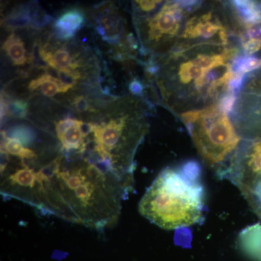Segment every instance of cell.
I'll list each match as a JSON object with an SVG mask.
<instances>
[{
  "label": "cell",
  "instance_id": "6da1fadb",
  "mask_svg": "<svg viewBox=\"0 0 261 261\" xmlns=\"http://www.w3.org/2000/svg\"><path fill=\"white\" fill-rule=\"evenodd\" d=\"M241 53L236 44H201L151 58L158 66L154 77L165 106L179 117L218 103L229 92L232 63Z\"/></svg>",
  "mask_w": 261,
  "mask_h": 261
},
{
  "label": "cell",
  "instance_id": "7a4b0ae2",
  "mask_svg": "<svg viewBox=\"0 0 261 261\" xmlns=\"http://www.w3.org/2000/svg\"><path fill=\"white\" fill-rule=\"evenodd\" d=\"M200 166L194 161L161 171L139 203V212L166 230L192 226L203 219L205 193Z\"/></svg>",
  "mask_w": 261,
  "mask_h": 261
},
{
  "label": "cell",
  "instance_id": "3957f363",
  "mask_svg": "<svg viewBox=\"0 0 261 261\" xmlns=\"http://www.w3.org/2000/svg\"><path fill=\"white\" fill-rule=\"evenodd\" d=\"M204 163L220 178H228L242 143L229 115L218 103L179 116Z\"/></svg>",
  "mask_w": 261,
  "mask_h": 261
},
{
  "label": "cell",
  "instance_id": "277c9868",
  "mask_svg": "<svg viewBox=\"0 0 261 261\" xmlns=\"http://www.w3.org/2000/svg\"><path fill=\"white\" fill-rule=\"evenodd\" d=\"M202 2L166 1L153 13L136 16V29L144 53L161 58L176 46L185 20Z\"/></svg>",
  "mask_w": 261,
  "mask_h": 261
},
{
  "label": "cell",
  "instance_id": "5b68a950",
  "mask_svg": "<svg viewBox=\"0 0 261 261\" xmlns=\"http://www.w3.org/2000/svg\"><path fill=\"white\" fill-rule=\"evenodd\" d=\"M238 42L236 25L227 3L202 2L187 16L173 50L201 44L239 45Z\"/></svg>",
  "mask_w": 261,
  "mask_h": 261
},
{
  "label": "cell",
  "instance_id": "8992f818",
  "mask_svg": "<svg viewBox=\"0 0 261 261\" xmlns=\"http://www.w3.org/2000/svg\"><path fill=\"white\" fill-rule=\"evenodd\" d=\"M228 178L243 196L261 187V138L242 141Z\"/></svg>",
  "mask_w": 261,
  "mask_h": 261
},
{
  "label": "cell",
  "instance_id": "52a82bcc",
  "mask_svg": "<svg viewBox=\"0 0 261 261\" xmlns=\"http://www.w3.org/2000/svg\"><path fill=\"white\" fill-rule=\"evenodd\" d=\"M39 54L44 63L59 72L76 71L81 66V62L76 60V56L70 54L65 46L50 48L48 46L40 47Z\"/></svg>",
  "mask_w": 261,
  "mask_h": 261
},
{
  "label": "cell",
  "instance_id": "ba28073f",
  "mask_svg": "<svg viewBox=\"0 0 261 261\" xmlns=\"http://www.w3.org/2000/svg\"><path fill=\"white\" fill-rule=\"evenodd\" d=\"M227 5L238 29L261 23V2L236 0L228 2Z\"/></svg>",
  "mask_w": 261,
  "mask_h": 261
},
{
  "label": "cell",
  "instance_id": "9c48e42d",
  "mask_svg": "<svg viewBox=\"0 0 261 261\" xmlns=\"http://www.w3.org/2000/svg\"><path fill=\"white\" fill-rule=\"evenodd\" d=\"M84 15L80 9H70L56 19L54 23L56 37L61 39H72L84 23Z\"/></svg>",
  "mask_w": 261,
  "mask_h": 261
},
{
  "label": "cell",
  "instance_id": "30bf717a",
  "mask_svg": "<svg viewBox=\"0 0 261 261\" xmlns=\"http://www.w3.org/2000/svg\"><path fill=\"white\" fill-rule=\"evenodd\" d=\"M239 247L252 260L261 261V224L251 225L239 233Z\"/></svg>",
  "mask_w": 261,
  "mask_h": 261
},
{
  "label": "cell",
  "instance_id": "8fae6325",
  "mask_svg": "<svg viewBox=\"0 0 261 261\" xmlns=\"http://www.w3.org/2000/svg\"><path fill=\"white\" fill-rule=\"evenodd\" d=\"M96 30L103 39L110 43H118L123 34L121 19L116 13H108L98 18Z\"/></svg>",
  "mask_w": 261,
  "mask_h": 261
},
{
  "label": "cell",
  "instance_id": "7c38bea8",
  "mask_svg": "<svg viewBox=\"0 0 261 261\" xmlns=\"http://www.w3.org/2000/svg\"><path fill=\"white\" fill-rule=\"evenodd\" d=\"M39 88L40 89L39 91L46 97H53L59 92L65 93L73 87L45 73L29 83V89L31 91L37 90Z\"/></svg>",
  "mask_w": 261,
  "mask_h": 261
},
{
  "label": "cell",
  "instance_id": "4fadbf2b",
  "mask_svg": "<svg viewBox=\"0 0 261 261\" xmlns=\"http://www.w3.org/2000/svg\"><path fill=\"white\" fill-rule=\"evenodd\" d=\"M3 49L15 65H23L28 61L24 43L15 34H10L5 41L3 44Z\"/></svg>",
  "mask_w": 261,
  "mask_h": 261
},
{
  "label": "cell",
  "instance_id": "5bb4252c",
  "mask_svg": "<svg viewBox=\"0 0 261 261\" xmlns=\"http://www.w3.org/2000/svg\"><path fill=\"white\" fill-rule=\"evenodd\" d=\"M261 66V60L256 57L239 55L232 63V70L235 74H246Z\"/></svg>",
  "mask_w": 261,
  "mask_h": 261
},
{
  "label": "cell",
  "instance_id": "9a60e30c",
  "mask_svg": "<svg viewBox=\"0 0 261 261\" xmlns=\"http://www.w3.org/2000/svg\"><path fill=\"white\" fill-rule=\"evenodd\" d=\"M32 22V19L29 15L27 5L16 8L4 20L5 25L13 29L25 28Z\"/></svg>",
  "mask_w": 261,
  "mask_h": 261
},
{
  "label": "cell",
  "instance_id": "2e32d148",
  "mask_svg": "<svg viewBox=\"0 0 261 261\" xmlns=\"http://www.w3.org/2000/svg\"><path fill=\"white\" fill-rule=\"evenodd\" d=\"M2 97L4 99V97ZM5 104L6 114L8 116L15 118H25L28 113V104L21 99H12L8 100V102L5 101Z\"/></svg>",
  "mask_w": 261,
  "mask_h": 261
},
{
  "label": "cell",
  "instance_id": "e0dca14e",
  "mask_svg": "<svg viewBox=\"0 0 261 261\" xmlns=\"http://www.w3.org/2000/svg\"><path fill=\"white\" fill-rule=\"evenodd\" d=\"M134 10L136 16H143L155 11L162 5L163 1H135L133 2Z\"/></svg>",
  "mask_w": 261,
  "mask_h": 261
},
{
  "label": "cell",
  "instance_id": "ac0fdd59",
  "mask_svg": "<svg viewBox=\"0 0 261 261\" xmlns=\"http://www.w3.org/2000/svg\"><path fill=\"white\" fill-rule=\"evenodd\" d=\"M73 106L75 111L80 113L94 111L91 108L90 103L84 96H77L73 99Z\"/></svg>",
  "mask_w": 261,
  "mask_h": 261
},
{
  "label": "cell",
  "instance_id": "d6986e66",
  "mask_svg": "<svg viewBox=\"0 0 261 261\" xmlns=\"http://www.w3.org/2000/svg\"><path fill=\"white\" fill-rule=\"evenodd\" d=\"M128 89L130 93L135 96H142L144 92V86L142 82L137 79H134L130 82Z\"/></svg>",
  "mask_w": 261,
  "mask_h": 261
}]
</instances>
